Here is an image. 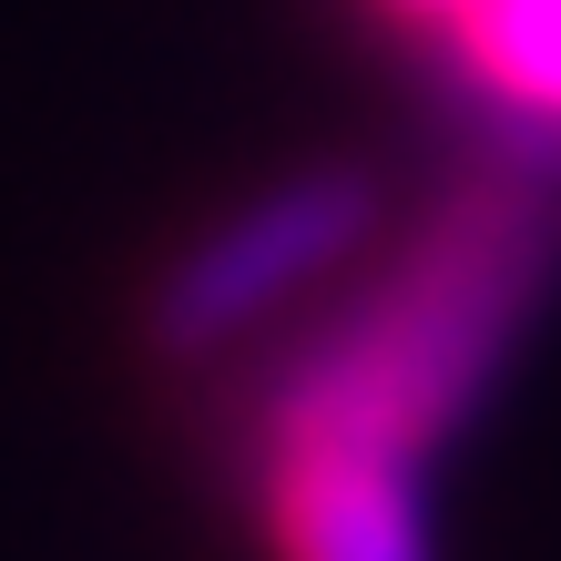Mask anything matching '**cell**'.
<instances>
[{
    "label": "cell",
    "instance_id": "7a4b0ae2",
    "mask_svg": "<svg viewBox=\"0 0 561 561\" xmlns=\"http://www.w3.org/2000/svg\"><path fill=\"white\" fill-rule=\"evenodd\" d=\"M368 225H378L368 184L337 174V163L245 194L225 225H205V236L174 255V276H163V296H153V337L174 357L245 337V327H266L276 307H296L317 276H337L347 255L368 245Z\"/></svg>",
    "mask_w": 561,
    "mask_h": 561
},
{
    "label": "cell",
    "instance_id": "6da1fadb",
    "mask_svg": "<svg viewBox=\"0 0 561 561\" xmlns=\"http://www.w3.org/2000/svg\"><path fill=\"white\" fill-rule=\"evenodd\" d=\"M541 266H551L541 194L470 184L357 296V317H337L286 368V388L266 399V439H337L428 470V449L459 428V409L490 388L501 347L520 337Z\"/></svg>",
    "mask_w": 561,
    "mask_h": 561
},
{
    "label": "cell",
    "instance_id": "3957f363",
    "mask_svg": "<svg viewBox=\"0 0 561 561\" xmlns=\"http://www.w3.org/2000/svg\"><path fill=\"white\" fill-rule=\"evenodd\" d=\"M266 531L276 561H439L419 470L337 439H266Z\"/></svg>",
    "mask_w": 561,
    "mask_h": 561
},
{
    "label": "cell",
    "instance_id": "277c9868",
    "mask_svg": "<svg viewBox=\"0 0 561 561\" xmlns=\"http://www.w3.org/2000/svg\"><path fill=\"white\" fill-rule=\"evenodd\" d=\"M449 51L511 123L561 134V0H480L449 31Z\"/></svg>",
    "mask_w": 561,
    "mask_h": 561
},
{
    "label": "cell",
    "instance_id": "5b68a950",
    "mask_svg": "<svg viewBox=\"0 0 561 561\" xmlns=\"http://www.w3.org/2000/svg\"><path fill=\"white\" fill-rule=\"evenodd\" d=\"M378 11H388V21H419V31H459L480 0H378Z\"/></svg>",
    "mask_w": 561,
    "mask_h": 561
}]
</instances>
